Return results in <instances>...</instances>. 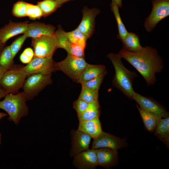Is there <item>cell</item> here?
Segmentation results:
<instances>
[{
	"mask_svg": "<svg viewBox=\"0 0 169 169\" xmlns=\"http://www.w3.org/2000/svg\"><path fill=\"white\" fill-rule=\"evenodd\" d=\"M106 71L105 66L103 64H88L82 73L78 83L84 82L92 79Z\"/></svg>",
	"mask_w": 169,
	"mask_h": 169,
	"instance_id": "obj_19",
	"label": "cell"
},
{
	"mask_svg": "<svg viewBox=\"0 0 169 169\" xmlns=\"http://www.w3.org/2000/svg\"><path fill=\"white\" fill-rule=\"evenodd\" d=\"M78 130L89 135L93 139L98 136L102 131L99 118L79 122Z\"/></svg>",
	"mask_w": 169,
	"mask_h": 169,
	"instance_id": "obj_18",
	"label": "cell"
},
{
	"mask_svg": "<svg viewBox=\"0 0 169 169\" xmlns=\"http://www.w3.org/2000/svg\"><path fill=\"white\" fill-rule=\"evenodd\" d=\"M26 13L27 17L30 19H39L43 17L42 12L37 5L26 3Z\"/></svg>",
	"mask_w": 169,
	"mask_h": 169,
	"instance_id": "obj_30",
	"label": "cell"
},
{
	"mask_svg": "<svg viewBox=\"0 0 169 169\" xmlns=\"http://www.w3.org/2000/svg\"><path fill=\"white\" fill-rule=\"evenodd\" d=\"M114 1L117 5L119 8H121L122 6V0H112Z\"/></svg>",
	"mask_w": 169,
	"mask_h": 169,
	"instance_id": "obj_38",
	"label": "cell"
},
{
	"mask_svg": "<svg viewBox=\"0 0 169 169\" xmlns=\"http://www.w3.org/2000/svg\"><path fill=\"white\" fill-rule=\"evenodd\" d=\"M98 91L82 86L78 98L83 100L88 103H92L98 100Z\"/></svg>",
	"mask_w": 169,
	"mask_h": 169,
	"instance_id": "obj_28",
	"label": "cell"
},
{
	"mask_svg": "<svg viewBox=\"0 0 169 169\" xmlns=\"http://www.w3.org/2000/svg\"><path fill=\"white\" fill-rule=\"evenodd\" d=\"M37 5L40 8L44 17L50 15L61 6L54 0H43L38 2Z\"/></svg>",
	"mask_w": 169,
	"mask_h": 169,
	"instance_id": "obj_25",
	"label": "cell"
},
{
	"mask_svg": "<svg viewBox=\"0 0 169 169\" xmlns=\"http://www.w3.org/2000/svg\"><path fill=\"white\" fill-rule=\"evenodd\" d=\"M28 23L27 22H15L10 21L0 28V42L5 44L11 38L18 35L24 34Z\"/></svg>",
	"mask_w": 169,
	"mask_h": 169,
	"instance_id": "obj_14",
	"label": "cell"
},
{
	"mask_svg": "<svg viewBox=\"0 0 169 169\" xmlns=\"http://www.w3.org/2000/svg\"><path fill=\"white\" fill-rule=\"evenodd\" d=\"M55 63L53 56L45 57L34 56L26 66L20 67L27 76L33 74H52L55 71Z\"/></svg>",
	"mask_w": 169,
	"mask_h": 169,
	"instance_id": "obj_8",
	"label": "cell"
},
{
	"mask_svg": "<svg viewBox=\"0 0 169 169\" xmlns=\"http://www.w3.org/2000/svg\"><path fill=\"white\" fill-rule=\"evenodd\" d=\"M32 46L34 56L39 57L53 56L58 49L54 35H45L32 38Z\"/></svg>",
	"mask_w": 169,
	"mask_h": 169,
	"instance_id": "obj_9",
	"label": "cell"
},
{
	"mask_svg": "<svg viewBox=\"0 0 169 169\" xmlns=\"http://www.w3.org/2000/svg\"><path fill=\"white\" fill-rule=\"evenodd\" d=\"M118 54L141 74L148 86L155 84L156 74L161 72L164 67L163 59L157 50L151 46L143 47L136 52L123 48Z\"/></svg>",
	"mask_w": 169,
	"mask_h": 169,
	"instance_id": "obj_1",
	"label": "cell"
},
{
	"mask_svg": "<svg viewBox=\"0 0 169 169\" xmlns=\"http://www.w3.org/2000/svg\"><path fill=\"white\" fill-rule=\"evenodd\" d=\"M111 11L113 13L117 23L118 34L117 38L120 39L122 43L124 40L128 32L121 20L119 12V7L113 0L110 4Z\"/></svg>",
	"mask_w": 169,
	"mask_h": 169,
	"instance_id": "obj_24",
	"label": "cell"
},
{
	"mask_svg": "<svg viewBox=\"0 0 169 169\" xmlns=\"http://www.w3.org/2000/svg\"><path fill=\"white\" fill-rule=\"evenodd\" d=\"M6 91L2 88L0 87V100L7 94Z\"/></svg>",
	"mask_w": 169,
	"mask_h": 169,
	"instance_id": "obj_36",
	"label": "cell"
},
{
	"mask_svg": "<svg viewBox=\"0 0 169 169\" xmlns=\"http://www.w3.org/2000/svg\"><path fill=\"white\" fill-rule=\"evenodd\" d=\"M126 142L124 139L102 131L94 139L92 149L108 148L117 150L125 147Z\"/></svg>",
	"mask_w": 169,
	"mask_h": 169,
	"instance_id": "obj_12",
	"label": "cell"
},
{
	"mask_svg": "<svg viewBox=\"0 0 169 169\" xmlns=\"http://www.w3.org/2000/svg\"><path fill=\"white\" fill-rule=\"evenodd\" d=\"M57 2L61 6L62 5L66 2L70 1L72 0H54Z\"/></svg>",
	"mask_w": 169,
	"mask_h": 169,
	"instance_id": "obj_37",
	"label": "cell"
},
{
	"mask_svg": "<svg viewBox=\"0 0 169 169\" xmlns=\"http://www.w3.org/2000/svg\"><path fill=\"white\" fill-rule=\"evenodd\" d=\"M132 100H134L144 110L157 114L162 118L169 117V113L165 108L152 98L142 95L135 91Z\"/></svg>",
	"mask_w": 169,
	"mask_h": 169,
	"instance_id": "obj_10",
	"label": "cell"
},
{
	"mask_svg": "<svg viewBox=\"0 0 169 169\" xmlns=\"http://www.w3.org/2000/svg\"><path fill=\"white\" fill-rule=\"evenodd\" d=\"M55 32V28L52 25L34 22L28 23L27 30L23 34L27 38H33L45 35H54Z\"/></svg>",
	"mask_w": 169,
	"mask_h": 169,
	"instance_id": "obj_15",
	"label": "cell"
},
{
	"mask_svg": "<svg viewBox=\"0 0 169 169\" xmlns=\"http://www.w3.org/2000/svg\"><path fill=\"white\" fill-rule=\"evenodd\" d=\"M100 107L98 100L89 103L86 110L82 114L77 115L79 122L99 118L100 115Z\"/></svg>",
	"mask_w": 169,
	"mask_h": 169,
	"instance_id": "obj_22",
	"label": "cell"
},
{
	"mask_svg": "<svg viewBox=\"0 0 169 169\" xmlns=\"http://www.w3.org/2000/svg\"><path fill=\"white\" fill-rule=\"evenodd\" d=\"M88 104L83 100L78 98L74 102L73 108L78 115L84 112L87 108Z\"/></svg>",
	"mask_w": 169,
	"mask_h": 169,
	"instance_id": "obj_34",
	"label": "cell"
},
{
	"mask_svg": "<svg viewBox=\"0 0 169 169\" xmlns=\"http://www.w3.org/2000/svg\"><path fill=\"white\" fill-rule=\"evenodd\" d=\"M27 77L20 67H14L4 74L1 79V86L7 94L15 93L22 87Z\"/></svg>",
	"mask_w": 169,
	"mask_h": 169,
	"instance_id": "obj_6",
	"label": "cell"
},
{
	"mask_svg": "<svg viewBox=\"0 0 169 169\" xmlns=\"http://www.w3.org/2000/svg\"><path fill=\"white\" fill-rule=\"evenodd\" d=\"M34 56L33 50L30 48L25 49L20 56V60L23 64H28L32 60Z\"/></svg>",
	"mask_w": 169,
	"mask_h": 169,
	"instance_id": "obj_33",
	"label": "cell"
},
{
	"mask_svg": "<svg viewBox=\"0 0 169 169\" xmlns=\"http://www.w3.org/2000/svg\"><path fill=\"white\" fill-rule=\"evenodd\" d=\"M74 166L81 169H93L98 166L96 149H91L74 156Z\"/></svg>",
	"mask_w": 169,
	"mask_h": 169,
	"instance_id": "obj_13",
	"label": "cell"
},
{
	"mask_svg": "<svg viewBox=\"0 0 169 169\" xmlns=\"http://www.w3.org/2000/svg\"><path fill=\"white\" fill-rule=\"evenodd\" d=\"M136 107L146 129L150 132L153 131L161 117L157 114L144 110L137 105Z\"/></svg>",
	"mask_w": 169,
	"mask_h": 169,
	"instance_id": "obj_20",
	"label": "cell"
},
{
	"mask_svg": "<svg viewBox=\"0 0 169 169\" xmlns=\"http://www.w3.org/2000/svg\"><path fill=\"white\" fill-rule=\"evenodd\" d=\"M27 101L23 92L15 95L7 94L4 100L0 101V108L7 113L10 120L17 125L22 117L28 114Z\"/></svg>",
	"mask_w": 169,
	"mask_h": 169,
	"instance_id": "obj_3",
	"label": "cell"
},
{
	"mask_svg": "<svg viewBox=\"0 0 169 169\" xmlns=\"http://www.w3.org/2000/svg\"><path fill=\"white\" fill-rule=\"evenodd\" d=\"M27 38L25 35L23 34L17 38L10 45V49L13 58L20 49Z\"/></svg>",
	"mask_w": 169,
	"mask_h": 169,
	"instance_id": "obj_32",
	"label": "cell"
},
{
	"mask_svg": "<svg viewBox=\"0 0 169 169\" xmlns=\"http://www.w3.org/2000/svg\"><path fill=\"white\" fill-rule=\"evenodd\" d=\"M92 137L78 130L74 132L72 139V153L75 156L89 149Z\"/></svg>",
	"mask_w": 169,
	"mask_h": 169,
	"instance_id": "obj_16",
	"label": "cell"
},
{
	"mask_svg": "<svg viewBox=\"0 0 169 169\" xmlns=\"http://www.w3.org/2000/svg\"><path fill=\"white\" fill-rule=\"evenodd\" d=\"M7 114L0 112V119L7 115Z\"/></svg>",
	"mask_w": 169,
	"mask_h": 169,
	"instance_id": "obj_39",
	"label": "cell"
},
{
	"mask_svg": "<svg viewBox=\"0 0 169 169\" xmlns=\"http://www.w3.org/2000/svg\"><path fill=\"white\" fill-rule=\"evenodd\" d=\"M82 12V18L77 28L88 39L92 36L94 32L95 18L100 13V11L96 8H89L85 6Z\"/></svg>",
	"mask_w": 169,
	"mask_h": 169,
	"instance_id": "obj_11",
	"label": "cell"
},
{
	"mask_svg": "<svg viewBox=\"0 0 169 169\" xmlns=\"http://www.w3.org/2000/svg\"><path fill=\"white\" fill-rule=\"evenodd\" d=\"M1 134H0V141H1Z\"/></svg>",
	"mask_w": 169,
	"mask_h": 169,
	"instance_id": "obj_41",
	"label": "cell"
},
{
	"mask_svg": "<svg viewBox=\"0 0 169 169\" xmlns=\"http://www.w3.org/2000/svg\"><path fill=\"white\" fill-rule=\"evenodd\" d=\"M122 44L123 48L131 52L138 51L143 48L139 36L133 32H128Z\"/></svg>",
	"mask_w": 169,
	"mask_h": 169,
	"instance_id": "obj_23",
	"label": "cell"
},
{
	"mask_svg": "<svg viewBox=\"0 0 169 169\" xmlns=\"http://www.w3.org/2000/svg\"><path fill=\"white\" fill-rule=\"evenodd\" d=\"M66 36L72 43L85 47L88 38L77 28L68 32H65Z\"/></svg>",
	"mask_w": 169,
	"mask_h": 169,
	"instance_id": "obj_27",
	"label": "cell"
},
{
	"mask_svg": "<svg viewBox=\"0 0 169 169\" xmlns=\"http://www.w3.org/2000/svg\"><path fill=\"white\" fill-rule=\"evenodd\" d=\"M88 64L84 57L68 54L64 59L55 63V70L62 71L73 81L78 83L80 76Z\"/></svg>",
	"mask_w": 169,
	"mask_h": 169,
	"instance_id": "obj_4",
	"label": "cell"
},
{
	"mask_svg": "<svg viewBox=\"0 0 169 169\" xmlns=\"http://www.w3.org/2000/svg\"><path fill=\"white\" fill-rule=\"evenodd\" d=\"M12 54L10 46L4 48L0 53V65L9 70L14 68Z\"/></svg>",
	"mask_w": 169,
	"mask_h": 169,
	"instance_id": "obj_26",
	"label": "cell"
},
{
	"mask_svg": "<svg viewBox=\"0 0 169 169\" xmlns=\"http://www.w3.org/2000/svg\"><path fill=\"white\" fill-rule=\"evenodd\" d=\"M51 75L35 74L27 77L22 86L27 101L33 99L45 87L52 84Z\"/></svg>",
	"mask_w": 169,
	"mask_h": 169,
	"instance_id": "obj_5",
	"label": "cell"
},
{
	"mask_svg": "<svg viewBox=\"0 0 169 169\" xmlns=\"http://www.w3.org/2000/svg\"><path fill=\"white\" fill-rule=\"evenodd\" d=\"M155 135L166 146L169 143V117L161 119L154 132Z\"/></svg>",
	"mask_w": 169,
	"mask_h": 169,
	"instance_id": "obj_21",
	"label": "cell"
},
{
	"mask_svg": "<svg viewBox=\"0 0 169 169\" xmlns=\"http://www.w3.org/2000/svg\"><path fill=\"white\" fill-rule=\"evenodd\" d=\"M152 8L144 22V27L151 32L159 22L169 15V0H152Z\"/></svg>",
	"mask_w": 169,
	"mask_h": 169,
	"instance_id": "obj_7",
	"label": "cell"
},
{
	"mask_svg": "<svg viewBox=\"0 0 169 169\" xmlns=\"http://www.w3.org/2000/svg\"><path fill=\"white\" fill-rule=\"evenodd\" d=\"M107 74V71L106 70L97 77L81 83V86L93 90H99L100 85Z\"/></svg>",
	"mask_w": 169,
	"mask_h": 169,
	"instance_id": "obj_29",
	"label": "cell"
},
{
	"mask_svg": "<svg viewBox=\"0 0 169 169\" xmlns=\"http://www.w3.org/2000/svg\"><path fill=\"white\" fill-rule=\"evenodd\" d=\"M98 165L110 166L115 165L118 160L117 150L108 148L96 149Z\"/></svg>",
	"mask_w": 169,
	"mask_h": 169,
	"instance_id": "obj_17",
	"label": "cell"
},
{
	"mask_svg": "<svg viewBox=\"0 0 169 169\" xmlns=\"http://www.w3.org/2000/svg\"><path fill=\"white\" fill-rule=\"evenodd\" d=\"M107 57L112 63L115 70V74L112 81L115 87L120 91L127 98L132 100L135 92L133 87L134 79L138 76L136 73L126 68L121 61L118 54L110 53Z\"/></svg>",
	"mask_w": 169,
	"mask_h": 169,
	"instance_id": "obj_2",
	"label": "cell"
},
{
	"mask_svg": "<svg viewBox=\"0 0 169 169\" xmlns=\"http://www.w3.org/2000/svg\"><path fill=\"white\" fill-rule=\"evenodd\" d=\"M26 3L23 1H19L14 3L12 10V14L18 18L26 17Z\"/></svg>",
	"mask_w": 169,
	"mask_h": 169,
	"instance_id": "obj_31",
	"label": "cell"
},
{
	"mask_svg": "<svg viewBox=\"0 0 169 169\" xmlns=\"http://www.w3.org/2000/svg\"><path fill=\"white\" fill-rule=\"evenodd\" d=\"M4 44L0 42V53L3 49Z\"/></svg>",
	"mask_w": 169,
	"mask_h": 169,
	"instance_id": "obj_40",
	"label": "cell"
},
{
	"mask_svg": "<svg viewBox=\"0 0 169 169\" xmlns=\"http://www.w3.org/2000/svg\"><path fill=\"white\" fill-rule=\"evenodd\" d=\"M7 70L0 65V86H1V81L2 78L4 74Z\"/></svg>",
	"mask_w": 169,
	"mask_h": 169,
	"instance_id": "obj_35",
	"label": "cell"
}]
</instances>
